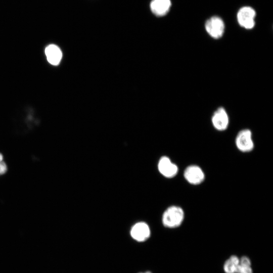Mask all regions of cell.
Wrapping results in <instances>:
<instances>
[{
    "instance_id": "11",
    "label": "cell",
    "mask_w": 273,
    "mask_h": 273,
    "mask_svg": "<svg viewBox=\"0 0 273 273\" xmlns=\"http://www.w3.org/2000/svg\"><path fill=\"white\" fill-rule=\"evenodd\" d=\"M8 171V166L5 160L4 156L0 152V177L6 174Z\"/></svg>"
},
{
    "instance_id": "5",
    "label": "cell",
    "mask_w": 273,
    "mask_h": 273,
    "mask_svg": "<svg viewBox=\"0 0 273 273\" xmlns=\"http://www.w3.org/2000/svg\"><path fill=\"white\" fill-rule=\"evenodd\" d=\"M256 12L250 7L241 8L237 14V21L240 26L245 29H252L255 26Z\"/></svg>"
},
{
    "instance_id": "8",
    "label": "cell",
    "mask_w": 273,
    "mask_h": 273,
    "mask_svg": "<svg viewBox=\"0 0 273 273\" xmlns=\"http://www.w3.org/2000/svg\"><path fill=\"white\" fill-rule=\"evenodd\" d=\"M130 236L135 241L141 242L146 241L150 236L149 225L144 222H139L134 224L130 232Z\"/></svg>"
},
{
    "instance_id": "14",
    "label": "cell",
    "mask_w": 273,
    "mask_h": 273,
    "mask_svg": "<svg viewBox=\"0 0 273 273\" xmlns=\"http://www.w3.org/2000/svg\"><path fill=\"white\" fill-rule=\"evenodd\" d=\"M229 259L235 265H238L240 262V258L236 255H232Z\"/></svg>"
},
{
    "instance_id": "7",
    "label": "cell",
    "mask_w": 273,
    "mask_h": 273,
    "mask_svg": "<svg viewBox=\"0 0 273 273\" xmlns=\"http://www.w3.org/2000/svg\"><path fill=\"white\" fill-rule=\"evenodd\" d=\"M159 172L164 177L171 178L175 176L178 172L177 165L167 156L160 158L158 163Z\"/></svg>"
},
{
    "instance_id": "2",
    "label": "cell",
    "mask_w": 273,
    "mask_h": 273,
    "mask_svg": "<svg viewBox=\"0 0 273 273\" xmlns=\"http://www.w3.org/2000/svg\"><path fill=\"white\" fill-rule=\"evenodd\" d=\"M237 149L241 152L249 153L253 150L254 143L252 131L248 128L240 130L235 140Z\"/></svg>"
},
{
    "instance_id": "15",
    "label": "cell",
    "mask_w": 273,
    "mask_h": 273,
    "mask_svg": "<svg viewBox=\"0 0 273 273\" xmlns=\"http://www.w3.org/2000/svg\"><path fill=\"white\" fill-rule=\"evenodd\" d=\"M240 273H253V270L251 266L243 267Z\"/></svg>"
},
{
    "instance_id": "4",
    "label": "cell",
    "mask_w": 273,
    "mask_h": 273,
    "mask_svg": "<svg viewBox=\"0 0 273 273\" xmlns=\"http://www.w3.org/2000/svg\"><path fill=\"white\" fill-rule=\"evenodd\" d=\"M184 177L190 185H199L205 180V172L202 168L195 164L188 166L184 171Z\"/></svg>"
},
{
    "instance_id": "3",
    "label": "cell",
    "mask_w": 273,
    "mask_h": 273,
    "mask_svg": "<svg viewBox=\"0 0 273 273\" xmlns=\"http://www.w3.org/2000/svg\"><path fill=\"white\" fill-rule=\"evenodd\" d=\"M205 28L211 38L217 39L221 38L223 35L225 25L221 18L217 16H213L206 21Z\"/></svg>"
},
{
    "instance_id": "9",
    "label": "cell",
    "mask_w": 273,
    "mask_h": 273,
    "mask_svg": "<svg viewBox=\"0 0 273 273\" xmlns=\"http://www.w3.org/2000/svg\"><path fill=\"white\" fill-rule=\"evenodd\" d=\"M171 6L170 0H152L150 4V9L154 15L162 17L168 13Z\"/></svg>"
},
{
    "instance_id": "16",
    "label": "cell",
    "mask_w": 273,
    "mask_h": 273,
    "mask_svg": "<svg viewBox=\"0 0 273 273\" xmlns=\"http://www.w3.org/2000/svg\"><path fill=\"white\" fill-rule=\"evenodd\" d=\"M139 273H152V272H150V271H146V272H139Z\"/></svg>"
},
{
    "instance_id": "10",
    "label": "cell",
    "mask_w": 273,
    "mask_h": 273,
    "mask_svg": "<svg viewBox=\"0 0 273 273\" xmlns=\"http://www.w3.org/2000/svg\"><path fill=\"white\" fill-rule=\"evenodd\" d=\"M44 53L48 62L53 66L58 65L62 58V52L60 48L55 44L47 46Z\"/></svg>"
},
{
    "instance_id": "12",
    "label": "cell",
    "mask_w": 273,
    "mask_h": 273,
    "mask_svg": "<svg viewBox=\"0 0 273 273\" xmlns=\"http://www.w3.org/2000/svg\"><path fill=\"white\" fill-rule=\"evenodd\" d=\"M236 265L228 259L224 262L223 269L225 273H235V267Z\"/></svg>"
},
{
    "instance_id": "13",
    "label": "cell",
    "mask_w": 273,
    "mask_h": 273,
    "mask_svg": "<svg viewBox=\"0 0 273 273\" xmlns=\"http://www.w3.org/2000/svg\"><path fill=\"white\" fill-rule=\"evenodd\" d=\"M239 264L243 267H249L251 265L250 258L247 256H242L240 258Z\"/></svg>"
},
{
    "instance_id": "1",
    "label": "cell",
    "mask_w": 273,
    "mask_h": 273,
    "mask_svg": "<svg viewBox=\"0 0 273 273\" xmlns=\"http://www.w3.org/2000/svg\"><path fill=\"white\" fill-rule=\"evenodd\" d=\"M185 217V211L180 206L172 205L164 211L162 216V222L167 228L175 229L180 226Z\"/></svg>"
},
{
    "instance_id": "6",
    "label": "cell",
    "mask_w": 273,
    "mask_h": 273,
    "mask_svg": "<svg viewBox=\"0 0 273 273\" xmlns=\"http://www.w3.org/2000/svg\"><path fill=\"white\" fill-rule=\"evenodd\" d=\"M213 127L218 131H223L227 129L230 124V118L225 109L218 107L214 111L211 118Z\"/></svg>"
}]
</instances>
